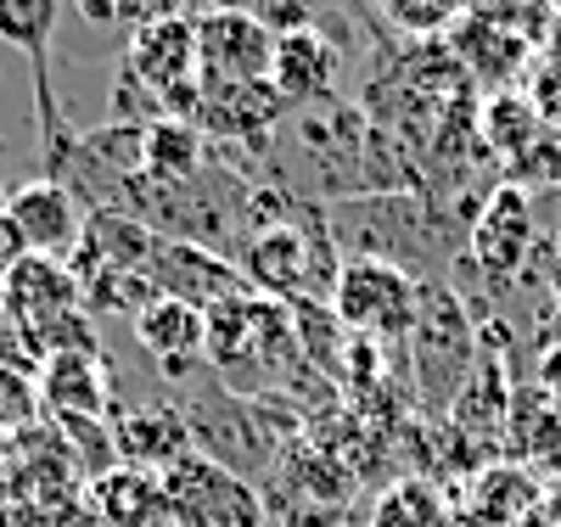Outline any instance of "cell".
<instances>
[{
    "mask_svg": "<svg viewBox=\"0 0 561 527\" xmlns=\"http://www.w3.org/2000/svg\"><path fill=\"white\" fill-rule=\"evenodd\" d=\"M34 381H39V404L51 410L62 426H68V421H102V415H107L113 376H107L102 348H73V354L39 359Z\"/></svg>",
    "mask_w": 561,
    "mask_h": 527,
    "instance_id": "cell-11",
    "label": "cell"
},
{
    "mask_svg": "<svg viewBox=\"0 0 561 527\" xmlns=\"http://www.w3.org/2000/svg\"><path fill=\"white\" fill-rule=\"evenodd\" d=\"M0 180H7V152H0Z\"/></svg>",
    "mask_w": 561,
    "mask_h": 527,
    "instance_id": "cell-27",
    "label": "cell"
},
{
    "mask_svg": "<svg viewBox=\"0 0 561 527\" xmlns=\"http://www.w3.org/2000/svg\"><path fill=\"white\" fill-rule=\"evenodd\" d=\"M57 18H62V0H0V39L12 51L28 57L34 68V102H39V140H45V158H57L68 147V124L57 107V84H51V39H57Z\"/></svg>",
    "mask_w": 561,
    "mask_h": 527,
    "instance_id": "cell-6",
    "label": "cell"
},
{
    "mask_svg": "<svg viewBox=\"0 0 561 527\" xmlns=\"http://www.w3.org/2000/svg\"><path fill=\"white\" fill-rule=\"evenodd\" d=\"M264 0H208V12H259Z\"/></svg>",
    "mask_w": 561,
    "mask_h": 527,
    "instance_id": "cell-24",
    "label": "cell"
},
{
    "mask_svg": "<svg viewBox=\"0 0 561 527\" xmlns=\"http://www.w3.org/2000/svg\"><path fill=\"white\" fill-rule=\"evenodd\" d=\"M539 135H545V118H539V107L528 102V95H517V90L489 95V107H483V140H494V152L528 158L539 147Z\"/></svg>",
    "mask_w": 561,
    "mask_h": 527,
    "instance_id": "cell-17",
    "label": "cell"
},
{
    "mask_svg": "<svg viewBox=\"0 0 561 527\" xmlns=\"http://www.w3.org/2000/svg\"><path fill=\"white\" fill-rule=\"evenodd\" d=\"M489 7H523V0H489Z\"/></svg>",
    "mask_w": 561,
    "mask_h": 527,
    "instance_id": "cell-25",
    "label": "cell"
},
{
    "mask_svg": "<svg viewBox=\"0 0 561 527\" xmlns=\"http://www.w3.org/2000/svg\"><path fill=\"white\" fill-rule=\"evenodd\" d=\"M203 129L185 118H158L147 129V180H192L203 174Z\"/></svg>",
    "mask_w": 561,
    "mask_h": 527,
    "instance_id": "cell-16",
    "label": "cell"
},
{
    "mask_svg": "<svg viewBox=\"0 0 561 527\" xmlns=\"http://www.w3.org/2000/svg\"><path fill=\"white\" fill-rule=\"evenodd\" d=\"M7 438H12V433H7V426H0V449H7Z\"/></svg>",
    "mask_w": 561,
    "mask_h": 527,
    "instance_id": "cell-26",
    "label": "cell"
},
{
    "mask_svg": "<svg viewBox=\"0 0 561 527\" xmlns=\"http://www.w3.org/2000/svg\"><path fill=\"white\" fill-rule=\"evenodd\" d=\"M528 248H534V214H528L523 185H500L472 225V253L489 275H517Z\"/></svg>",
    "mask_w": 561,
    "mask_h": 527,
    "instance_id": "cell-13",
    "label": "cell"
},
{
    "mask_svg": "<svg viewBox=\"0 0 561 527\" xmlns=\"http://www.w3.org/2000/svg\"><path fill=\"white\" fill-rule=\"evenodd\" d=\"M39 415H45V404H39L34 370L0 359V426H7V433H23V426H34Z\"/></svg>",
    "mask_w": 561,
    "mask_h": 527,
    "instance_id": "cell-19",
    "label": "cell"
},
{
    "mask_svg": "<svg viewBox=\"0 0 561 527\" xmlns=\"http://www.w3.org/2000/svg\"><path fill=\"white\" fill-rule=\"evenodd\" d=\"M280 113H287V102L275 95L270 79H259V84H208L203 79L192 124L219 135V140H270Z\"/></svg>",
    "mask_w": 561,
    "mask_h": 527,
    "instance_id": "cell-12",
    "label": "cell"
},
{
    "mask_svg": "<svg viewBox=\"0 0 561 527\" xmlns=\"http://www.w3.org/2000/svg\"><path fill=\"white\" fill-rule=\"evenodd\" d=\"M169 18H185V0H118V23L129 34L152 28V23H169Z\"/></svg>",
    "mask_w": 561,
    "mask_h": 527,
    "instance_id": "cell-20",
    "label": "cell"
},
{
    "mask_svg": "<svg viewBox=\"0 0 561 527\" xmlns=\"http://www.w3.org/2000/svg\"><path fill=\"white\" fill-rule=\"evenodd\" d=\"M90 511L102 516V527H174L163 477L140 466H107L90 483Z\"/></svg>",
    "mask_w": 561,
    "mask_h": 527,
    "instance_id": "cell-15",
    "label": "cell"
},
{
    "mask_svg": "<svg viewBox=\"0 0 561 527\" xmlns=\"http://www.w3.org/2000/svg\"><path fill=\"white\" fill-rule=\"evenodd\" d=\"M73 12L84 23H96V28H113L118 23V0H73Z\"/></svg>",
    "mask_w": 561,
    "mask_h": 527,
    "instance_id": "cell-22",
    "label": "cell"
},
{
    "mask_svg": "<svg viewBox=\"0 0 561 527\" xmlns=\"http://www.w3.org/2000/svg\"><path fill=\"white\" fill-rule=\"evenodd\" d=\"M382 7V18L399 28V34H410V39H438L444 28H455L466 12L478 7V0H377Z\"/></svg>",
    "mask_w": 561,
    "mask_h": 527,
    "instance_id": "cell-18",
    "label": "cell"
},
{
    "mask_svg": "<svg viewBox=\"0 0 561 527\" xmlns=\"http://www.w3.org/2000/svg\"><path fill=\"white\" fill-rule=\"evenodd\" d=\"M23 259H28V242H23V230L12 225L7 203H0V286H7V275H12Z\"/></svg>",
    "mask_w": 561,
    "mask_h": 527,
    "instance_id": "cell-21",
    "label": "cell"
},
{
    "mask_svg": "<svg viewBox=\"0 0 561 527\" xmlns=\"http://www.w3.org/2000/svg\"><path fill=\"white\" fill-rule=\"evenodd\" d=\"M275 34L253 12H203L197 18V73L208 84H259L270 79Z\"/></svg>",
    "mask_w": 561,
    "mask_h": 527,
    "instance_id": "cell-8",
    "label": "cell"
},
{
    "mask_svg": "<svg viewBox=\"0 0 561 527\" xmlns=\"http://www.w3.org/2000/svg\"><path fill=\"white\" fill-rule=\"evenodd\" d=\"M158 477H163L174 527H264V505L248 489V477L225 471L219 460H208L197 449L169 460Z\"/></svg>",
    "mask_w": 561,
    "mask_h": 527,
    "instance_id": "cell-2",
    "label": "cell"
},
{
    "mask_svg": "<svg viewBox=\"0 0 561 527\" xmlns=\"http://www.w3.org/2000/svg\"><path fill=\"white\" fill-rule=\"evenodd\" d=\"M320 259H332V242L325 230H298V225H264L248 253H242V280L253 293H270V298H287V303H325L332 298V280H320Z\"/></svg>",
    "mask_w": 561,
    "mask_h": 527,
    "instance_id": "cell-5",
    "label": "cell"
},
{
    "mask_svg": "<svg viewBox=\"0 0 561 527\" xmlns=\"http://www.w3.org/2000/svg\"><path fill=\"white\" fill-rule=\"evenodd\" d=\"M152 280V293L158 298H180V303H192V309H219L225 298H242L253 293V286L242 280L237 264H225L214 259V248H197V242H169V236H158L152 253H147V270H140Z\"/></svg>",
    "mask_w": 561,
    "mask_h": 527,
    "instance_id": "cell-7",
    "label": "cell"
},
{
    "mask_svg": "<svg viewBox=\"0 0 561 527\" xmlns=\"http://www.w3.org/2000/svg\"><path fill=\"white\" fill-rule=\"evenodd\" d=\"M7 214H12V225L23 230L28 253H39V259H68V253L79 248V236H84L79 197H73L62 180H51V174H34V180L12 185Z\"/></svg>",
    "mask_w": 561,
    "mask_h": 527,
    "instance_id": "cell-10",
    "label": "cell"
},
{
    "mask_svg": "<svg viewBox=\"0 0 561 527\" xmlns=\"http://www.w3.org/2000/svg\"><path fill=\"white\" fill-rule=\"evenodd\" d=\"M270 84L287 107H320L332 102L343 84V51L332 34L320 28H293L275 34V57H270Z\"/></svg>",
    "mask_w": 561,
    "mask_h": 527,
    "instance_id": "cell-9",
    "label": "cell"
},
{
    "mask_svg": "<svg viewBox=\"0 0 561 527\" xmlns=\"http://www.w3.org/2000/svg\"><path fill=\"white\" fill-rule=\"evenodd\" d=\"M545 62H556V68H561V7L545 18Z\"/></svg>",
    "mask_w": 561,
    "mask_h": 527,
    "instance_id": "cell-23",
    "label": "cell"
},
{
    "mask_svg": "<svg viewBox=\"0 0 561 527\" xmlns=\"http://www.w3.org/2000/svg\"><path fill=\"white\" fill-rule=\"evenodd\" d=\"M135 337L140 348H147L163 376L174 370H192L197 359H208V314L192 309V303H180V298H152L147 309L135 314Z\"/></svg>",
    "mask_w": 561,
    "mask_h": 527,
    "instance_id": "cell-14",
    "label": "cell"
},
{
    "mask_svg": "<svg viewBox=\"0 0 561 527\" xmlns=\"http://www.w3.org/2000/svg\"><path fill=\"white\" fill-rule=\"evenodd\" d=\"M208 365L219 370L230 393L253 399L259 388H275L287 376V365H309V359L298 354L293 320L259 303V293H242L208 309Z\"/></svg>",
    "mask_w": 561,
    "mask_h": 527,
    "instance_id": "cell-1",
    "label": "cell"
},
{
    "mask_svg": "<svg viewBox=\"0 0 561 527\" xmlns=\"http://www.w3.org/2000/svg\"><path fill=\"white\" fill-rule=\"evenodd\" d=\"M415 303H421V286L399 264H382V259H348L332 286L337 325L354 331V337H377V343L410 337Z\"/></svg>",
    "mask_w": 561,
    "mask_h": 527,
    "instance_id": "cell-3",
    "label": "cell"
},
{
    "mask_svg": "<svg viewBox=\"0 0 561 527\" xmlns=\"http://www.w3.org/2000/svg\"><path fill=\"white\" fill-rule=\"evenodd\" d=\"M415 381L427 404H455L460 381L472 376V320L455 303L449 286H421L415 325H410Z\"/></svg>",
    "mask_w": 561,
    "mask_h": 527,
    "instance_id": "cell-4",
    "label": "cell"
}]
</instances>
